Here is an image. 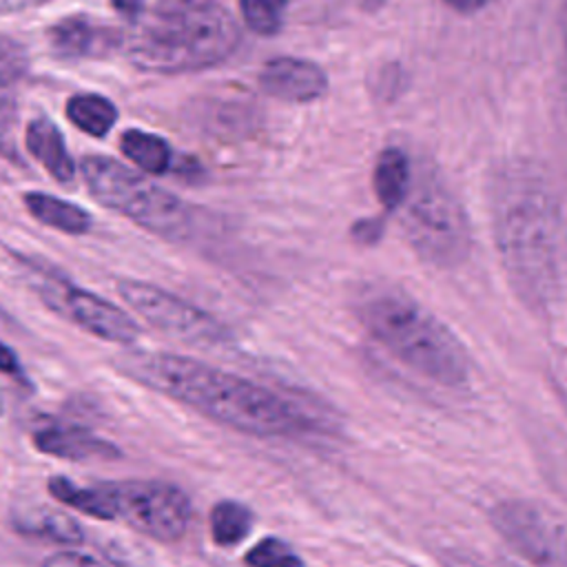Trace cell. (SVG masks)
<instances>
[{
  "instance_id": "6da1fadb",
  "label": "cell",
  "mask_w": 567,
  "mask_h": 567,
  "mask_svg": "<svg viewBox=\"0 0 567 567\" xmlns=\"http://www.w3.org/2000/svg\"><path fill=\"white\" fill-rule=\"evenodd\" d=\"M489 215L501 264L516 295L547 310L563 292L567 228L558 195L529 162L512 159L489 179Z\"/></svg>"
},
{
  "instance_id": "7a4b0ae2",
  "label": "cell",
  "mask_w": 567,
  "mask_h": 567,
  "mask_svg": "<svg viewBox=\"0 0 567 567\" xmlns=\"http://www.w3.org/2000/svg\"><path fill=\"white\" fill-rule=\"evenodd\" d=\"M120 365L142 385L244 434L292 436L319 425V419L308 414L301 403L190 357L135 352Z\"/></svg>"
},
{
  "instance_id": "3957f363",
  "label": "cell",
  "mask_w": 567,
  "mask_h": 567,
  "mask_svg": "<svg viewBox=\"0 0 567 567\" xmlns=\"http://www.w3.org/2000/svg\"><path fill=\"white\" fill-rule=\"evenodd\" d=\"M237 44V22L219 0H157L133 20L122 51L140 71L177 75L224 62Z\"/></svg>"
},
{
  "instance_id": "277c9868",
  "label": "cell",
  "mask_w": 567,
  "mask_h": 567,
  "mask_svg": "<svg viewBox=\"0 0 567 567\" xmlns=\"http://www.w3.org/2000/svg\"><path fill=\"white\" fill-rule=\"evenodd\" d=\"M359 317L385 350L419 374L441 385L467 381L470 359L461 341L403 292H374L359 306Z\"/></svg>"
},
{
  "instance_id": "5b68a950",
  "label": "cell",
  "mask_w": 567,
  "mask_h": 567,
  "mask_svg": "<svg viewBox=\"0 0 567 567\" xmlns=\"http://www.w3.org/2000/svg\"><path fill=\"white\" fill-rule=\"evenodd\" d=\"M80 173L93 199L144 230L171 241L190 235L193 213L186 202L155 186L142 173L106 155H86L80 162Z\"/></svg>"
},
{
  "instance_id": "8992f818",
  "label": "cell",
  "mask_w": 567,
  "mask_h": 567,
  "mask_svg": "<svg viewBox=\"0 0 567 567\" xmlns=\"http://www.w3.org/2000/svg\"><path fill=\"white\" fill-rule=\"evenodd\" d=\"M410 246L430 264L452 268L467 259L472 228L467 213L441 175L421 164L410 184L401 215Z\"/></svg>"
},
{
  "instance_id": "52a82bcc",
  "label": "cell",
  "mask_w": 567,
  "mask_h": 567,
  "mask_svg": "<svg viewBox=\"0 0 567 567\" xmlns=\"http://www.w3.org/2000/svg\"><path fill=\"white\" fill-rule=\"evenodd\" d=\"M111 496V520H124L155 540H177L190 523L188 496L164 481L104 483Z\"/></svg>"
},
{
  "instance_id": "ba28073f",
  "label": "cell",
  "mask_w": 567,
  "mask_h": 567,
  "mask_svg": "<svg viewBox=\"0 0 567 567\" xmlns=\"http://www.w3.org/2000/svg\"><path fill=\"white\" fill-rule=\"evenodd\" d=\"M117 292L153 328L179 341L193 346H219L230 339L226 326L219 319L153 284L120 279Z\"/></svg>"
},
{
  "instance_id": "9c48e42d",
  "label": "cell",
  "mask_w": 567,
  "mask_h": 567,
  "mask_svg": "<svg viewBox=\"0 0 567 567\" xmlns=\"http://www.w3.org/2000/svg\"><path fill=\"white\" fill-rule=\"evenodd\" d=\"M489 520L501 538L527 563L536 567H556L563 556L560 534L549 518L527 501H503L492 507Z\"/></svg>"
},
{
  "instance_id": "30bf717a",
  "label": "cell",
  "mask_w": 567,
  "mask_h": 567,
  "mask_svg": "<svg viewBox=\"0 0 567 567\" xmlns=\"http://www.w3.org/2000/svg\"><path fill=\"white\" fill-rule=\"evenodd\" d=\"M42 299L82 330L113 343H133L140 337L137 323L115 303L66 281L42 286Z\"/></svg>"
},
{
  "instance_id": "8fae6325",
  "label": "cell",
  "mask_w": 567,
  "mask_h": 567,
  "mask_svg": "<svg viewBox=\"0 0 567 567\" xmlns=\"http://www.w3.org/2000/svg\"><path fill=\"white\" fill-rule=\"evenodd\" d=\"M51 51L64 60H95L111 55L124 42V33L89 16H69L47 31Z\"/></svg>"
},
{
  "instance_id": "7c38bea8",
  "label": "cell",
  "mask_w": 567,
  "mask_h": 567,
  "mask_svg": "<svg viewBox=\"0 0 567 567\" xmlns=\"http://www.w3.org/2000/svg\"><path fill=\"white\" fill-rule=\"evenodd\" d=\"M259 84L277 100L306 104L319 100L328 91V75L312 60L279 55L261 66Z\"/></svg>"
},
{
  "instance_id": "4fadbf2b",
  "label": "cell",
  "mask_w": 567,
  "mask_h": 567,
  "mask_svg": "<svg viewBox=\"0 0 567 567\" xmlns=\"http://www.w3.org/2000/svg\"><path fill=\"white\" fill-rule=\"evenodd\" d=\"M33 445L49 456L84 461V458H115L120 450L115 443L93 434L80 425L47 423L33 432Z\"/></svg>"
},
{
  "instance_id": "5bb4252c",
  "label": "cell",
  "mask_w": 567,
  "mask_h": 567,
  "mask_svg": "<svg viewBox=\"0 0 567 567\" xmlns=\"http://www.w3.org/2000/svg\"><path fill=\"white\" fill-rule=\"evenodd\" d=\"M27 151L49 171L58 182H71L75 177V162L66 151L64 137L55 122L49 117H33L24 133Z\"/></svg>"
},
{
  "instance_id": "9a60e30c",
  "label": "cell",
  "mask_w": 567,
  "mask_h": 567,
  "mask_svg": "<svg viewBox=\"0 0 567 567\" xmlns=\"http://www.w3.org/2000/svg\"><path fill=\"white\" fill-rule=\"evenodd\" d=\"M13 527L20 534L44 538L58 545H80L84 540L82 525L62 509L49 505H27L18 509L13 514Z\"/></svg>"
},
{
  "instance_id": "2e32d148",
  "label": "cell",
  "mask_w": 567,
  "mask_h": 567,
  "mask_svg": "<svg viewBox=\"0 0 567 567\" xmlns=\"http://www.w3.org/2000/svg\"><path fill=\"white\" fill-rule=\"evenodd\" d=\"M412 184V168L408 155L396 148H383L374 164V193L385 210L403 206Z\"/></svg>"
},
{
  "instance_id": "e0dca14e",
  "label": "cell",
  "mask_w": 567,
  "mask_h": 567,
  "mask_svg": "<svg viewBox=\"0 0 567 567\" xmlns=\"http://www.w3.org/2000/svg\"><path fill=\"white\" fill-rule=\"evenodd\" d=\"M22 202L33 219L60 233L84 235L91 228V215L84 208L66 199H60L55 195L33 190V193H24Z\"/></svg>"
},
{
  "instance_id": "ac0fdd59",
  "label": "cell",
  "mask_w": 567,
  "mask_h": 567,
  "mask_svg": "<svg viewBox=\"0 0 567 567\" xmlns=\"http://www.w3.org/2000/svg\"><path fill=\"white\" fill-rule=\"evenodd\" d=\"M66 117L71 120L73 126L84 131L91 137H104L115 120H117V109L115 104L97 93H78L66 100Z\"/></svg>"
},
{
  "instance_id": "d6986e66",
  "label": "cell",
  "mask_w": 567,
  "mask_h": 567,
  "mask_svg": "<svg viewBox=\"0 0 567 567\" xmlns=\"http://www.w3.org/2000/svg\"><path fill=\"white\" fill-rule=\"evenodd\" d=\"M120 148L128 162L151 175H162L171 166V146L164 137L140 128H128L120 137Z\"/></svg>"
},
{
  "instance_id": "ffe728a7",
  "label": "cell",
  "mask_w": 567,
  "mask_h": 567,
  "mask_svg": "<svg viewBox=\"0 0 567 567\" xmlns=\"http://www.w3.org/2000/svg\"><path fill=\"white\" fill-rule=\"evenodd\" d=\"M252 527V512L237 501H219L210 509V534L219 547L239 545Z\"/></svg>"
},
{
  "instance_id": "44dd1931",
  "label": "cell",
  "mask_w": 567,
  "mask_h": 567,
  "mask_svg": "<svg viewBox=\"0 0 567 567\" xmlns=\"http://www.w3.org/2000/svg\"><path fill=\"white\" fill-rule=\"evenodd\" d=\"M288 0H239L244 24L257 35H275L284 24Z\"/></svg>"
},
{
  "instance_id": "7402d4cb",
  "label": "cell",
  "mask_w": 567,
  "mask_h": 567,
  "mask_svg": "<svg viewBox=\"0 0 567 567\" xmlns=\"http://www.w3.org/2000/svg\"><path fill=\"white\" fill-rule=\"evenodd\" d=\"M248 567H306L301 556L281 538L266 536L244 556Z\"/></svg>"
},
{
  "instance_id": "603a6c76",
  "label": "cell",
  "mask_w": 567,
  "mask_h": 567,
  "mask_svg": "<svg viewBox=\"0 0 567 567\" xmlns=\"http://www.w3.org/2000/svg\"><path fill=\"white\" fill-rule=\"evenodd\" d=\"M29 69V55L24 51V47L0 33V89L16 84Z\"/></svg>"
},
{
  "instance_id": "cb8c5ba5",
  "label": "cell",
  "mask_w": 567,
  "mask_h": 567,
  "mask_svg": "<svg viewBox=\"0 0 567 567\" xmlns=\"http://www.w3.org/2000/svg\"><path fill=\"white\" fill-rule=\"evenodd\" d=\"M16 126H18V106L11 97L0 95V157L4 159H18Z\"/></svg>"
},
{
  "instance_id": "d4e9b609",
  "label": "cell",
  "mask_w": 567,
  "mask_h": 567,
  "mask_svg": "<svg viewBox=\"0 0 567 567\" xmlns=\"http://www.w3.org/2000/svg\"><path fill=\"white\" fill-rule=\"evenodd\" d=\"M102 551L115 567H151V558L144 547L126 540H111Z\"/></svg>"
},
{
  "instance_id": "484cf974",
  "label": "cell",
  "mask_w": 567,
  "mask_h": 567,
  "mask_svg": "<svg viewBox=\"0 0 567 567\" xmlns=\"http://www.w3.org/2000/svg\"><path fill=\"white\" fill-rule=\"evenodd\" d=\"M42 567H104L100 560H95L93 556L80 554V551H58L53 556H49Z\"/></svg>"
},
{
  "instance_id": "4316f807",
  "label": "cell",
  "mask_w": 567,
  "mask_h": 567,
  "mask_svg": "<svg viewBox=\"0 0 567 567\" xmlns=\"http://www.w3.org/2000/svg\"><path fill=\"white\" fill-rule=\"evenodd\" d=\"M0 372L22 379V365H20L18 354L9 346H4L2 341H0Z\"/></svg>"
},
{
  "instance_id": "83f0119b",
  "label": "cell",
  "mask_w": 567,
  "mask_h": 567,
  "mask_svg": "<svg viewBox=\"0 0 567 567\" xmlns=\"http://www.w3.org/2000/svg\"><path fill=\"white\" fill-rule=\"evenodd\" d=\"M113 9L128 18V20H137L144 13V0H111Z\"/></svg>"
},
{
  "instance_id": "f1b7e54d",
  "label": "cell",
  "mask_w": 567,
  "mask_h": 567,
  "mask_svg": "<svg viewBox=\"0 0 567 567\" xmlns=\"http://www.w3.org/2000/svg\"><path fill=\"white\" fill-rule=\"evenodd\" d=\"M445 4H450L452 9H456V11H463V13H470V11H478V9H483V7H487L489 2H494V0H443Z\"/></svg>"
},
{
  "instance_id": "f546056e",
  "label": "cell",
  "mask_w": 567,
  "mask_h": 567,
  "mask_svg": "<svg viewBox=\"0 0 567 567\" xmlns=\"http://www.w3.org/2000/svg\"><path fill=\"white\" fill-rule=\"evenodd\" d=\"M47 0H0V11H20V9H31L38 7Z\"/></svg>"
},
{
  "instance_id": "4dcf8cb0",
  "label": "cell",
  "mask_w": 567,
  "mask_h": 567,
  "mask_svg": "<svg viewBox=\"0 0 567 567\" xmlns=\"http://www.w3.org/2000/svg\"><path fill=\"white\" fill-rule=\"evenodd\" d=\"M359 239H365V241H374V237H377V233H374V224L370 221V219H365V221H361L359 226H354V230H352Z\"/></svg>"
},
{
  "instance_id": "1f68e13d",
  "label": "cell",
  "mask_w": 567,
  "mask_h": 567,
  "mask_svg": "<svg viewBox=\"0 0 567 567\" xmlns=\"http://www.w3.org/2000/svg\"><path fill=\"white\" fill-rule=\"evenodd\" d=\"M361 9H368V11H377V9H381L388 0H354Z\"/></svg>"
},
{
  "instance_id": "d6a6232c",
  "label": "cell",
  "mask_w": 567,
  "mask_h": 567,
  "mask_svg": "<svg viewBox=\"0 0 567 567\" xmlns=\"http://www.w3.org/2000/svg\"><path fill=\"white\" fill-rule=\"evenodd\" d=\"M563 51H565V69H567V2L563 11Z\"/></svg>"
}]
</instances>
